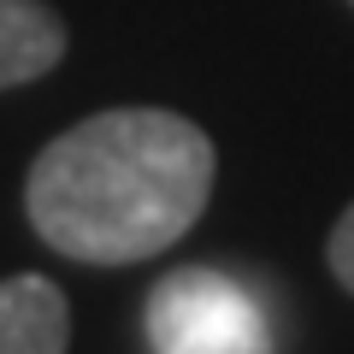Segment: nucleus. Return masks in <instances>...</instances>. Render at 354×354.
I'll use <instances>...</instances> for the list:
<instances>
[{
  "mask_svg": "<svg viewBox=\"0 0 354 354\" xmlns=\"http://www.w3.org/2000/svg\"><path fill=\"white\" fill-rule=\"evenodd\" d=\"M218 153L207 130L165 106H113L36 153L24 213L53 254L136 266L165 254L207 213Z\"/></svg>",
  "mask_w": 354,
  "mask_h": 354,
  "instance_id": "nucleus-1",
  "label": "nucleus"
},
{
  "mask_svg": "<svg viewBox=\"0 0 354 354\" xmlns=\"http://www.w3.org/2000/svg\"><path fill=\"white\" fill-rule=\"evenodd\" d=\"M153 354H272V319L248 283L213 266L165 272L148 290Z\"/></svg>",
  "mask_w": 354,
  "mask_h": 354,
  "instance_id": "nucleus-2",
  "label": "nucleus"
},
{
  "mask_svg": "<svg viewBox=\"0 0 354 354\" xmlns=\"http://www.w3.org/2000/svg\"><path fill=\"white\" fill-rule=\"evenodd\" d=\"M71 348V307L65 290L41 272L0 278V354H65Z\"/></svg>",
  "mask_w": 354,
  "mask_h": 354,
  "instance_id": "nucleus-3",
  "label": "nucleus"
},
{
  "mask_svg": "<svg viewBox=\"0 0 354 354\" xmlns=\"http://www.w3.org/2000/svg\"><path fill=\"white\" fill-rule=\"evenodd\" d=\"M65 59V24L41 0H0V88L36 83Z\"/></svg>",
  "mask_w": 354,
  "mask_h": 354,
  "instance_id": "nucleus-4",
  "label": "nucleus"
},
{
  "mask_svg": "<svg viewBox=\"0 0 354 354\" xmlns=\"http://www.w3.org/2000/svg\"><path fill=\"white\" fill-rule=\"evenodd\" d=\"M325 260H330V278L342 283V290L354 295V201H348V213L330 225V242H325Z\"/></svg>",
  "mask_w": 354,
  "mask_h": 354,
  "instance_id": "nucleus-5",
  "label": "nucleus"
}]
</instances>
